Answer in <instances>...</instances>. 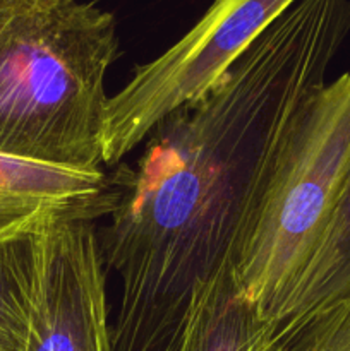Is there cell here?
<instances>
[{
  "mask_svg": "<svg viewBox=\"0 0 350 351\" xmlns=\"http://www.w3.org/2000/svg\"><path fill=\"white\" fill-rule=\"evenodd\" d=\"M36 230L0 240V351L26 350L36 283Z\"/></svg>",
  "mask_w": 350,
  "mask_h": 351,
  "instance_id": "obj_9",
  "label": "cell"
},
{
  "mask_svg": "<svg viewBox=\"0 0 350 351\" xmlns=\"http://www.w3.org/2000/svg\"><path fill=\"white\" fill-rule=\"evenodd\" d=\"M115 192L106 173L0 154V240L55 218L108 216Z\"/></svg>",
  "mask_w": 350,
  "mask_h": 351,
  "instance_id": "obj_6",
  "label": "cell"
},
{
  "mask_svg": "<svg viewBox=\"0 0 350 351\" xmlns=\"http://www.w3.org/2000/svg\"><path fill=\"white\" fill-rule=\"evenodd\" d=\"M350 298V175L314 249L268 319L271 328L333 307Z\"/></svg>",
  "mask_w": 350,
  "mask_h": 351,
  "instance_id": "obj_7",
  "label": "cell"
},
{
  "mask_svg": "<svg viewBox=\"0 0 350 351\" xmlns=\"http://www.w3.org/2000/svg\"><path fill=\"white\" fill-rule=\"evenodd\" d=\"M297 0H213L205 16L160 57L137 65L106 103L102 160L122 163L182 106L218 84L261 33Z\"/></svg>",
  "mask_w": 350,
  "mask_h": 351,
  "instance_id": "obj_4",
  "label": "cell"
},
{
  "mask_svg": "<svg viewBox=\"0 0 350 351\" xmlns=\"http://www.w3.org/2000/svg\"><path fill=\"white\" fill-rule=\"evenodd\" d=\"M24 351H112L106 267L89 219L55 218L36 230L33 317Z\"/></svg>",
  "mask_w": 350,
  "mask_h": 351,
  "instance_id": "obj_5",
  "label": "cell"
},
{
  "mask_svg": "<svg viewBox=\"0 0 350 351\" xmlns=\"http://www.w3.org/2000/svg\"><path fill=\"white\" fill-rule=\"evenodd\" d=\"M350 34V0H297L110 177L100 237L120 280L112 351H178L192 302L235 267L288 141Z\"/></svg>",
  "mask_w": 350,
  "mask_h": 351,
  "instance_id": "obj_1",
  "label": "cell"
},
{
  "mask_svg": "<svg viewBox=\"0 0 350 351\" xmlns=\"http://www.w3.org/2000/svg\"><path fill=\"white\" fill-rule=\"evenodd\" d=\"M294 351H350V300L309 315L295 335Z\"/></svg>",
  "mask_w": 350,
  "mask_h": 351,
  "instance_id": "obj_10",
  "label": "cell"
},
{
  "mask_svg": "<svg viewBox=\"0 0 350 351\" xmlns=\"http://www.w3.org/2000/svg\"><path fill=\"white\" fill-rule=\"evenodd\" d=\"M350 175V72L326 82L302 113L235 264L266 319L314 249Z\"/></svg>",
  "mask_w": 350,
  "mask_h": 351,
  "instance_id": "obj_3",
  "label": "cell"
},
{
  "mask_svg": "<svg viewBox=\"0 0 350 351\" xmlns=\"http://www.w3.org/2000/svg\"><path fill=\"white\" fill-rule=\"evenodd\" d=\"M113 14L89 0H0V154L100 170Z\"/></svg>",
  "mask_w": 350,
  "mask_h": 351,
  "instance_id": "obj_2",
  "label": "cell"
},
{
  "mask_svg": "<svg viewBox=\"0 0 350 351\" xmlns=\"http://www.w3.org/2000/svg\"><path fill=\"white\" fill-rule=\"evenodd\" d=\"M270 322L229 266L196 295L178 351H264Z\"/></svg>",
  "mask_w": 350,
  "mask_h": 351,
  "instance_id": "obj_8",
  "label": "cell"
}]
</instances>
